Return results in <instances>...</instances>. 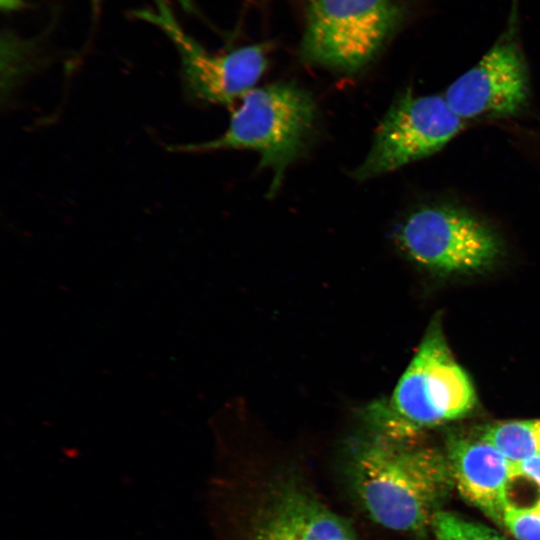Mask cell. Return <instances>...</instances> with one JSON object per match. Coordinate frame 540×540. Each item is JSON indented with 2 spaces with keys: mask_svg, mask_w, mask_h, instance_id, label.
I'll return each instance as SVG.
<instances>
[{
  "mask_svg": "<svg viewBox=\"0 0 540 540\" xmlns=\"http://www.w3.org/2000/svg\"><path fill=\"white\" fill-rule=\"evenodd\" d=\"M352 489L376 524L397 532L420 533L454 484L447 457L428 448L371 436L349 459Z\"/></svg>",
  "mask_w": 540,
  "mask_h": 540,
  "instance_id": "cell-1",
  "label": "cell"
},
{
  "mask_svg": "<svg viewBox=\"0 0 540 540\" xmlns=\"http://www.w3.org/2000/svg\"><path fill=\"white\" fill-rule=\"evenodd\" d=\"M317 118V106L310 92L295 83H273L254 88L241 99L221 136L177 146V150H254L260 156L259 169L273 172L268 193L273 196L286 169L309 148Z\"/></svg>",
  "mask_w": 540,
  "mask_h": 540,
  "instance_id": "cell-2",
  "label": "cell"
},
{
  "mask_svg": "<svg viewBox=\"0 0 540 540\" xmlns=\"http://www.w3.org/2000/svg\"><path fill=\"white\" fill-rule=\"evenodd\" d=\"M476 403L471 381L454 359L439 325L427 331L388 403L368 412L374 437L403 442L416 430L455 420Z\"/></svg>",
  "mask_w": 540,
  "mask_h": 540,
  "instance_id": "cell-3",
  "label": "cell"
},
{
  "mask_svg": "<svg viewBox=\"0 0 540 540\" xmlns=\"http://www.w3.org/2000/svg\"><path fill=\"white\" fill-rule=\"evenodd\" d=\"M402 19L396 0H313L302 57L330 70L356 73L375 59Z\"/></svg>",
  "mask_w": 540,
  "mask_h": 540,
  "instance_id": "cell-4",
  "label": "cell"
},
{
  "mask_svg": "<svg viewBox=\"0 0 540 540\" xmlns=\"http://www.w3.org/2000/svg\"><path fill=\"white\" fill-rule=\"evenodd\" d=\"M401 251L425 268L444 273L479 271L499 257L496 231L469 211L425 205L405 215L394 229Z\"/></svg>",
  "mask_w": 540,
  "mask_h": 540,
  "instance_id": "cell-5",
  "label": "cell"
},
{
  "mask_svg": "<svg viewBox=\"0 0 540 540\" xmlns=\"http://www.w3.org/2000/svg\"><path fill=\"white\" fill-rule=\"evenodd\" d=\"M444 95L401 93L379 123L371 148L352 176L362 181L428 157L464 127Z\"/></svg>",
  "mask_w": 540,
  "mask_h": 540,
  "instance_id": "cell-6",
  "label": "cell"
},
{
  "mask_svg": "<svg viewBox=\"0 0 540 540\" xmlns=\"http://www.w3.org/2000/svg\"><path fill=\"white\" fill-rule=\"evenodd\" d=\"M505 29L470 69L444 93L450 108L463 121L507 118L526 106L529 75L519 36V0H512Z\"/></svg>",
  "mask_w": 540,
  "mask_h": 540,
  "instance_id": "cell-7",
  "label": "cell"
},
{
  "mask_svg": "<svg viewBox=\"0 0 540 540\" xmlns=\"http://www.w3.org/2000/svg\"><path fill=\"white\" fill-rule=\"evenodd\" d=\"M171 39L181 60L185 94L191 100L229 105L254 89L268 64L266 44H253L212 54L188 35L163 0L152 11L140 12Z\"/></svg>",
  "mask_w": 540,
  "mask_h": 540,
  "instance_id": "cell-8",
  "label": "cell"
},
{
  "mask_svg": "<svg viewBox=\"0 0 540 540\" xmlns=\"http://www.w3.org/2000/svg\"><path fill=\"white\" fill-rule=\"evenodd\" d=\"M247 540H359L352 527L313 492L281 482L266 494Z\"/></svg>",
  "mask_w": 540,
  "mask_h": 540,
  "instance_id": "cell-9",
  "label": "cell"
},
{
  "mask_svg": "<svg viewBox=\"0 0 540 540\" xmlns=\"http://www.w3.org/2000/svg\"><path fill=\"white\" fill-rule=\"evenodd\" d=\"M447 459L461 495L503 524L504 510L510 502L508 485L515 479L513 463L482 438H451Z\"/></svg>",
  "mask_w": 540,
  "mask_h": 540,
  "instance_id": "cell-10",
  "label": "cell"
},
{
  "mask_svg": "<svg viewBox=\"0 0 540 540\" xmlns=\"http://www.w3.org/2000/svg\"><path fill=\"white\" fill-rule=\"evenodd\" d=\"M481 438L512 463L522 462L540 455V419L497 423Z\"/></svg>",
  "mask_w": 540,
  "mask_h": 540,
  "instance_id": "cell-11",
  "label": "cell"
},
{
  "mask_svg": "<svg viewBox=\"0 0 540 540\" xmlns=\"http://www.w3.org/2000/svg\"><path fill=\"white\" fill-rule=\"evenodd\" d=\"M430 526L436 540H504L493 529L444 510L435 513Z\"/></svg>",
  "mask_w": 540,
  "mask_h": 540,
  "instance_id": "cell-12",
  "label": "cell"
},
{
  "mask_svg": "<svg viewBox=\"0 0 540 540\" xmlns=\"http://www.w3.org/2000/svg\"><path fill=\"white\" fill-rule=\"evenodd\" d=\"M503 524L518 540H540V499L529 506L509 502L504 510Z\"/></svg>",
  "mask_w": 540,
  "mask_h": 540,
  "instance_id": "cell-13",
  "label": "cell"
},
{
  "mask_svg": "<svg viewBox=\"0 0 540 540\" xmlns=\"http://www.w3.org/2000/svg\"><path fill=\"white\" fill-rule=\"evenodd\" d=\"M514 478L523 477L535 482L540 488V455L513 463Z\"/></svg>",
  "mask_w": 540,
  "mask_h": 540,
  "instance_id": "cell-14",
  "label": "cell"
}]
</instances>
